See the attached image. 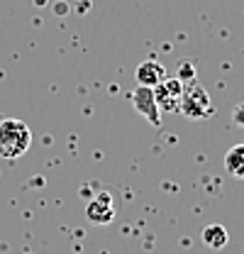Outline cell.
Here are the masks:
<instances>
[{
	"label": "cell",
	"mask_w": 244,
	"mask_h": 254,
	"mask_svg": "<svg viewBox=\"0 0 244 254\" xmlns=\"http://www.w3.org/2000/svg\"><path fill=\"white\" fill-rule=\"evenodd\" d=\"M225 169H227V174L232 179H242L244 181V142L227 149V154H225Z\"/></svg>",
	"instance_id": "obj_7"
},
{
	"label": "cell",
	"mask_w": 244,
	"mask_h": 254,
	"mask_svg": "<svg viewBox=\"0 0 244 254\" xmlns=\"http://www.w3.org/2000/svg\"><path fill=\"white\" fill-rule=\"evenodd\" d=\"M176 78H179L181 83H193V81H195V66H193V64H188V62H183Z\"/></svg>",
	"instance_id": "obj_9"
},
{
	"label": "cell",
	"mask_w": 244,
	"mask_h": 254,
	"mask_svg": "<svg viewBox=\"0 0 244 254\" xmlns=\"http://www.w3.org/2000/svg\"><path fill=\"white\" fill-rule=\"evenodd\" d=\"M179 110L183 113L185 120H208V118L215 115V105L210 100V95H208V91L200 83H195V81L183 86Z\"/></svg>",
	"instance_id": "obj_2"
},
{
	"label": "cell",
	"mask_w": 244,
	"mask_h": 254,
	"mask_svg": "<svg viewBox=\"0 0 244 254\" xmlns=\"http://www.w3.org/2000/svg\"><path fill=\"white\" fill-rule=\"evenodd\" d=\"M86 215L88 220L95 225H108V222L115 220V203H113V195L108 190H100L95 198H91L88 208H86Z\"/></svg>",
	"instance_id": "obj_5"
},
{
	"label": "cell",
	"mask_w": 244,
	"mask_h": 254,
	"mask_svg": "<svg viewBox=\"0 0 244 254\" xmlns=\"http://www.w3.org/2000/svg\"><path fill=\"white\" fill-rule=\"evenodd\" d=\"M32 147V129L17 118L0 120V159H20Z\"/></svg>",
	"instance_id": "obj_1"
},
{
	"label": "cell",
	"mask_w": 244,
	"mask_h": 254,
	"mask_svg": "<svg viewBox=\"0 0 244 254\" xmlns=\"http://www.w3.org/2000/svg\"><path fill=\"white\" fill-rule=\"evenodd\" d=\"M154 100L159 105L161 113H171V110H179V103H181V93H183V83L179 78H171L166 76L159 86H154Z\"/></svg>",
	"instance_id": "obj_3"
},
{
	"label": "cell",
	"mask_w": 244,
	"mask_h": 254,
	"mask_svg": "<svg viewBox=\"0 0 244 254\" xmlns=\"http://www.w3.org/2000/svg\"><path fill=\"white\" fill-rule=\"evenodd\" d=\"M37 2H44V0H37Z\"/></svg>",
	"instance_id": "obj_11"
},
{
	"label": "cell",
	"mask_w": 244,
	"mask_h": 254,
	"mask_svg": "<svg viewBox=\"0 0 244 254\" xmlns=\"http://www.w3.org/2000/svg\"><path fill=\"white\" fill-rule=\"evenodd\" d=\"M166 66L159 62V59H147L137 66V86H147V88H154L159 86L164 78H166Z\"/></svg>",
	"instance_id": "obj_6"
},
{
	"label": "cell",
	"mask_w": 244,
	"mask_h": 254,
	"mask_svg": "<svg viewBox=\"0 0 244 254\" xmlns=\"http://www.w3.org/2000/svg\"><path fill=\"white\" fill-rule=\"evenodd\" d=\"M232 120H235L237 125H242V127H244V103L235 108V115H232Z\"/></svg>",
	"instance_id": "obj_10"
},
{
	"label": "cell",
	"mask_w": 244,
	"mask_h": 254,
	"mask_svg": "<svg viewBox=\"0 0 244 254\" xmlns=\"http://www.w3.org/2000/svg\"><path fill=\"white\" fill-rule=\"evenodd\" d=\"M129 98H132L134 110H137L149 125H154V127L161 125V110H159V105H156V100H154L152 88H147V86H137Z\"/></svg>",
	"instance_id": "obj_4"
},
{
	"label": "cell",
	"mask_w": 244,
	"mask_h": 254,
	"mask_svg": "<svg viewBox=\"0 0 244 254\" xmlns=\"http://www.w3.org/2000/svg\"><path fill=\"white\" fill-rule=\"evenodd\" d=\"M203 242H205V247H210V250H222V247L230 242V235H227V230H225L222 225H208V227L203 230Z\"/></svg>",
	"instance_id": "obj_8"
}]
</instances>
